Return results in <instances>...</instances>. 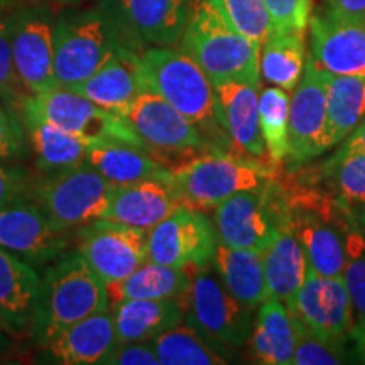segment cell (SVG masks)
I'll use <instances>...</instances> for the list:
<instances>
[{
	"mask_svg": "<svg viewBox=\"0 0 365 365\" xmlns=\"http://www.w3.org/2000/svg\"><path fill=\"white\" fill-rule=\"evenodd\" d=\"M271 182L228 196L213 207L218 242L257 252L269 247L281 227L289 223L286 198H276Z\"/></svg>",
	"mask_w": 365,
	"mask_h": 365,
	"instance_id": "cell-7",
	"label": "cell"
},
{
	"mask_svg": "<svg viewBox=\"0 0 365 365\" xmlns=\"http://www.w3.org/2000/svg\"><path fill=\"white\" fill-rule=\"evenodd\" d=\"M180 49L213 86L228 81L261 83V46L240 34L208 0H200L191 11Z\"/></svg>",
	"mask_w": 365,
	"mask_h": 365,
	"instance_id": "cell-4",
	"label": "cell"
},
{
	"mask_svg": "<svg viewBox=\"0 0 365 365\" xmlns=\"http://www.w3.org/2000/svg\"><path fill=\"white\" fill-rule=\"evenodd\" d=\"M78 254L105 284H113L148 262V230L97 218L81 228Z\"/></svg>",
	"mask_w": 365,
	"mask_h": 365,
	"instance_id": "cell-14",
	"label": "cell"
},
{
	"mask_svg": "<svg viewBox=\"0 0 365 365\" xmlns=\"http://www.w3.org/2000/svg\"><path fill=\"white\" fill-rule=\"evenodd\" d=\"M341 279L352 301L355 323L365 319V235L359 222L345 228V266Z\"/></svg>",
	"mask_w": 365,
	"mask_h": 365,
	"instance_id": "cell-37",
	"label": "cell"
},
{
	"mask_svg": "<svg viewBox=\"0 0 365 365\" xmlns=\"http://www.w3.org/2000/svg\"><path fill=\"white\" fill-rule=\"evenodd\" d=\"M86 164L102 175L112 186L159 180L170 181L171 168L153 156V150L127 143L88 145Z\"/></svg>",
	"mask_w": 365,
	"mask_h": 365,
	"instance_id": "cell-24",
	"label": "cell"
},
{
	"mask_svg": "<svg viewBox=\"0 0 365 365\" xmlns=\"http://www.w3.org/2000/svg\"><path fill=\"white\" fill-rule=\"evenodd\" d=\"M304 33L272 31L261 46V75L274 86L293 91L307 65Z\"/></svg>",
	"mask_w": 365,
	"mask_h": 365,
	"instance_id": "cell-34",
	"label": "cell"
},
{
	"mask_svg": "<svg viewBox=\"0 0 365 365\" xmlns=\"http://www.w3.org/2000/svg\"><path fill=\"white\" fill-rule=\"evenodd\" d=\"M180 301L186 325L232 349L249 341L254 327L252 309L228 293L210 266L191 272L190 286Z\"/></svg>",
	"mask_w": 365,
	"mask_h": 365,
	"instance_id": "cell-8",
	"label": "cell"
},
{
	"mask_svg": "<svg viewBox=\"0 0 365 365\" xmlns=\"http://www.w3.org/2000/svg\"><path fill=\"white\" fill-rule=\"evenodd\" d=\"M105 365H159L153 341H117Z\"/></svg>",
	"mask_w": 365,
	"mask_h": 365,
	"instance_id": "cell-44",
	"label": "cell"
},
{
	"mask_svg": "<svg viewBox=\"0 0 365 365\" xmlns=\"http://www.w3.org/2000/svg\"><path fill=\"white\" fill-rule=\"evenodd\" d=\"M39 274L34 266L0 247V323L19 333L31 325Z\"/></svg>",
	"mask_w": 365,
	"mask_h": 365,
	"instance_id": "cell-25",
	"label": "cell"
},
{
	"mask_svg": "<svg viewBox=\"0 0 365 365\" xmlns=\"http://www.w3.org/2000/svg\"><path fill=\"white\" fill-rule=\"evenodd\" d=\"M190 281L191 271L148 261L125 279L107 286L108 304L125 299H180Z\"/></svg>",
	"mask_w": 365,
	"mask_h": 365,
	"instance_id": "cell-32",
	"label": "cell"
},
{
	"mask_svg": "<svg viewBox=\"0 0 365 365\" xmlns=\"http://www.w3.org/2000/svg\"><path fill=\"white\" fill-rule=\"evenodd\" d=\"M110 312L117 341L153 340L185 318V308L175 298L125 299L112 304Z\"/></svg>",
	"mask_w": 365,
	"mask_h": 365,
	"instance_id": "cell-26",
	"label": "cell"
},
{
	"mask_svg": "<svg viewBox=\"0 0 365 365\" xmlns=\"http://www.w3.org/2000/svg\"><path fill=\"white\" fill-rule=\"evenodd\" d=\"M245 38L262 46L272 33V22L264 0H208Z\"/></svg>",
	"mask_w": 365,
	"mask_h": 365,
	"instance_id": "cell-38",
	"label": "cell"
},
{
	"mask_svg": "<svg viewBox=\"0 0 365 365\" xmlns=\"http://www.w3.org/2000/svg\"><path fill=\"white\" fill-rule=\"evenodd\" d=\"M105 309H110L107 284L78 252H68L39 277L29 330L41 345L63 328Z\"/></svg>",
	"mask_w": 365,
	"mask_h": 365,
	"instance_id": "cell-2",
	"label": "cell"
},
{
	"mask_svg": "<svg viewBox=\"0 0 365 365\" xmlns=\"http://www.w3.org/2000/svg\"><path fill=\"white\" fill-rule=\"evenodd\" d=\"M120 48L140 53L110 9L102 2L86 11H68L54 21V76L71 90Z\"/></svg>",
	"mask_w": 365,
	"mask_h": 365,
	"instance_id": "cell-3",
	"label": "cell"
},
{
	"mask_svg": "<svg viewBox=\"0 0 365 365\" xmlns=\"http://www.w3.org/2000/svg\"><path fill=\"white\" fill-rule=\"evenodd\" d=\"M352 339L355 341V345H357V352L360 355V359L365 362V319L355 323L352 330Z\"/></svg>",
	"mask_w": 365,
	"mask_h": 365,
	"instance_id": "cell-47",
	"label": "cell"
},
{
	"mask_svg": "<svg viewBox=\"0 0 365 365\" xmlns=\"http://www.w3.org/2000/svg\"><path fill=\"white\" fill-rule=\"evenodd\" d=\"M181 202L170 181L149 180L113 186L102 218L149 230L180 207Z\"/></svg>",
	"mask_w": 365,
	"mask_h": 365,
	"instance_id": "cell-23",
	"label": "cell"
},
{
	"mask_svg": "<svg viewBox=\"0 0 365 365\" xmlns=\"http://www.w3.org/2000/svg\"><path fill=\"white\" fill-rule=\"evenodd\" d=\"M71 90L105 110L124 117L132 102L145 91L139 53L130 48H120L93 75Z\"/></svg>",
	"mask_w": 365,
	"mask_h": 365,
	"instance_id": "cell-22",
	"label": "cell"
},
{
	"mask_svg": "<svg viewBox=\"0 0 365 365\" xmlns=\"http://www.w3.org/2000/svg\"><path fill=\"white\" fill-rule=\"evenodd\" d=\"M7 346V340H6V336L2 335V333H0V349H6Z\"/></svg>",
	"mask_w": 365,
	"mask_h": 365,
	"instance_id": "cell-49",
	"label": "cell"
},
{
	"mask_svg": "<svg viewBox=\"0 0 365 365\" xmlns=\"http://www.w3.org/2000/svg\"><path fill=\"white\" fill-rule=\"evenodd\" d=\"M341 145L335 153V156H345V154H365V118L355 129L350 132L340 143Z\"/></svg>",
	"mask_w": 365,
	"mask_h": 365,
	"instance_id": "cell-45",
	"label": "cell"
},
{
	"mask_svg": "<svg viewBox=\"0 0 365 365\" xmlns=\"http://www.w3.org/2000/svg\"><path fill=\"white\" fill-rule=\"evenodd\" d=\"M17 75L31 95L58 88L54 76V17L46 7L21 9L9 17Z\"/></svg>",
	"mask_w": 365,
	"mask_h": 365,
	"instance_id": "cell-13",
	"label": "cell"
},
{
	"mask_svg": "<svg viewBox=\"0 0 365 365\" xmlns=\"http://www.w3.org/2000/svg\"><path fill=\"white\" fill-rule=\"evenodd\" d=\"M293 325L296 333L294 365H335L346 362L349 355H346L345 344L319 339L296 322H293Z\"/></svg>",
	"mask_w": 365,
	"mask_h": 365,
	"instance_id": "cell-39",
	"label": "cell"
},
{
	"mask_svg": "<svg viewBox=\"0 0 365 365\" xmlns=\"http://www.w3.org/2000/svg\"><path fill=\"white\" fill-rule=\"evenodd\" d=\"M286 308L293 322L319 339L341 344L352 339L354 309L344 279L322 276L309 262L304 282Z\"/></svg>",
	"mask_w": 365,
	"mask_h": 365,
	"instance_id": "cell-11",
	"label": "cell"
},
{
	"mask_svg": "<svg viewBox=\"0 0 365 365\" xmlns=\"http://www.w3.org/2000/svg\"><path fill=\"white\" fill-rule=\"evenodd\" d=\"M328 149L339 145L365 118V75L341 76L325 71Z\"/></svg>",
	"mask_w": 365,
	"mask_h": 365,
	"instance_id": "cell-33",
	"label": "cell"
},
{
	"mask_svg": "<svg viewBox=\"0 0 365 365\" xmlns=\"http://www.w3.org/2000/svg\"><path fill=\"white\" fill-rule=\"evenodd\" d=\"M359 223H360V227H362L364 235H365V208L362 210V213H360V217H359Z\"/></svg>",
	"mask_w": 365,
	"mask_h": 365,
	"instance_id": "cell-48",
	"label": "cell"
},
{
	"mask_svg": "<svg viewBox=\"0 0 365 365\" xmlns=\"http://www.w3.org/2000/svg\"><path fill=\"white\" fill-rule=\"evenodd\" d=\"M262 257L267 294L286 304L304 282L308 271V257L289 223L281 227Z\"/></svg>",
	"mask_w": 365,
	"mask_h": 365,
	"instance_id": "cell-30",
	"label": "cell"
},
{
	"mask_svg": "<svg viewBox=\"0 0 365 365\" xmlns=\"http://www.w3.org/2000/svg\"><path fill=\"white\" fill-rule=\"evenodd\" d=\"M139 51L175 46L188 24L190 0H103Z\"/></svg>",
	"mask_w": 365,
	"mask_h": 365,
	"instance_id": "cell-18",
	"label": "cell"
},
{
	"mask_svg": "<svg viewBox=\"0 0 365 365\" xmlns=\"http://www.w3.org/2000/svg\"><path fill=\"white\" fill-rule=\"evenodd\" d=\"M312 54L318 68L330 75H365V17H344L328 11L313 16Z\"/></svg>",
	"mask_w": 365,
	"mask_h": 365,
	"instance_id": "cell-19",
	"label": "cell"
},
{
	"mask_svg": "<svg viewBox=\"0 0 365 365\" xmlns=\"http://www.w3.org/2000/svg\"><path fill=\"white\" fill-rule=\"evenodd\" d=\"M289 91L269 86L259 95V124L266 144L269 163H286L287 132H289Z\"/></svg>",
	"mask_w": 365,
	"mask_h": 365,
	"instance_id": "cell-35",
	"label": "cell"
},
{
	"mask_svg": "<svg viewBox=\"0 0 365 365\" xmlns=\"http://www.w3.org/2000/svg\"><path fill=\"white\" fill-rule=\"evenodd\" d=\"M319 173L339 202L365 203V154H333Z\"/></svg>",
	"mask_w": 365,
	"mask_h": 365,
	"instance_id": "cell-36",
	"label": "cell"
},
{
	"mask_svg": "<svg viewBox=\"0 0 365 365\" xmlns=\"http://www.w3.org/2000/svg\"><path fill=\"white\" fill-rule=\"evenodd\" d=\"M59 2H65V4H75V2H81V0H59Z\"/></svg>",
	"mask_w": 365,
	"mask_h": 365,
	"instance_id": "cell-50",
	"label": "cell"
},
{
	"mask_svg": "<svg viewBox=\"0 0 365 365\" xmlns=\"http://www.w3.org/2000/svg\"><path fill=\"white\" fill-rule=\"evenodd\" d=\"M296 333L291 314L281 299L269 296L259 304L249 346L254 359L266 365L293 364Z\"/></svg>",
	"mask_w": 365,
	"mask_h": 365,
	"instance_id": "cell-28",
	"label": "cell"
},
{
	"mask_svg": "<svg viewBox=\"0 0 365 365\" xmlns=\"http://www.w3.org/2000/svg\"><path fill=\"white\" fill-rule=\"evenodd\" d=\"M26 132L21 118L0 105V161H11L24 150Z\"/></svg>",
	"mask_w": 365,
	"mask_h": 365,
	"instance_id": "cell-43",
	"label": "cell"
},
{
	"mask_svg": "<svg viewBox=\"0 0 365 365\" xmlns=\"http://www.w3.org/2000/svg\"><path fill=\"white\" fill-rule=\"evenodd\" d=\"M124 118L140 143L153 153L156 149L164 153L210 149L207 139L193 122L153 91H143L127 108Z\"/></svg>",
	"mask_w": 365,
	"mask_h": 365,
	"instance_id": "cell-16",
	"label": "cell"
},
{
	"mask_svg": "<svg viewBox=\"0 0 365 365\" xmlns=\"http://www.w3.org/2000/svg\"><path fill=\"white\" fill-rule=\"evenodd\" d=\"M213 266L228 293L247 308L255 309L269 298L262 252L234 249L218 242Z\"/></svg>",
	"mask_w": 365,
	"mask_h": 365,
	"instance_id": "cell-29",
	"label": "cell"
},
{
	"mask_svg": "<svg viewBox=\"0 0 365 365\" xmlns=\"http://www.w3.org/2000/svg\"><path fill=\"white\" fill-rule=\"evenodd\" d=\"M217 245L215 225L203 212L180 205L148 230V261L193 272L213 264Z\"/></svg>",
	"mask_w": 365,
	"mask_h": 365,
	"instance_id": "cell-10",
	"label": "cell"
},
{
	"mask_svg": "<svg viewBox=\"0 0 365 365\" xmlns=\"http://www.w3.org/2000/svg\"><path fill=\"white\" fill-rule=\"evenodd\" d=\"M117 345L110 309L90 314L48 339L41 362L58 365H105Z\"/></svg>",
	"mask_w": 365,
	"mask_h": 365,
	"instance_id": "cell-20",
	"label": "cell"
},
{
	"mask_svg": "<svg viewBox=\"0 0 365 365\" xmlns=\"http://www.w3.org/2000/svg\"><path fill=\"white\" fill-rule=\"evenodd\" d=\"M22 103L88 145L127 143L148 149L124 117L105 110L73 90L58 86L38 95H27Z\"/></svg>",
	"mask_w": 365,
	"mask_h": 365,
	"instance_id": "cell-9",
	"label": "cell"
},
{
	"mask_svg": "<svg viewBox=\"0 0 365 365\" xmlns=\"http://www.w3.org/2000/svg\"><path fill=\"white\" fill-rule=\"evenodd\" d=\"M328 11L344 17H365V0H328Z\"/></svg>",
	"mask_w": 365,
	"mask_h": 365,
	"instance_id": "cell-46",
	"label": "cell"
},
{
	"mask_svg": "<svg viewBox=\"0 0 365 365\" xmlns=\"http://www.w3.org/2000/svg\"><path fill=\"white\" fill-rule=\"evenodd\" d=\"M276 166L272 163L210 150L202 156L171 168L170 185L181 205L203 210L213 208L228 196L259 188L272 181Z\"/></svg>",
	"mask_w": 365,
	"mask_h": 365,
	"instance_id": "cell-5",
	"label": "cell"
},
{
	"mask_svg": "<svg viewBox=\"0 0 365 365\" xmlns=\"http://www.w3.org/2000/svg\"><path fill=\"white\" fill-rule=\"evenodd\" d=\"M113 186L90 164L63 168L46 173L34 181L31 200L43 210L59 232L80 228L102 218L108 207Z\"/></svg>",
	"mask_w": 365,
	"mask_h": 365,
	"instance_id": "cell-6",
	"label": "cell"
},
{
	"mask_svg": "<svg viewBox=\"0 0 365 365\" xmlns=\"http://www.w3.org/2000/svg\"><path fill=\"white\" fill-rule=\"evenodd\" d=\"M34 181L24 168L0 161V208L21 200H31Z\"/></svg>",
	"mask_w": 365,
	"mask_h": 365,
	"instance_id": "cell-42",
	"label": "cell"
},
{
	"mask_svg": "<svg viewBox=\"0 0 365 365\" xmlns=\"http://www.w3.org/2000/svg\"><path fill=\"white\" fill-rule=\"evenodd\" d=\"M218 117L230 139L232 150L262 161L267 156L259 124V85L228 81L215 86Z\"/></svg>",
	"mask_w": 365,
	"mask_h": 365,
	"instance_id": "cell-21",
	"label": "cell"
},
{
	"mask_svg": "<svg viewBox=\"0 0 365 365\" xmlns=\"http://www.w3.org/2000/svg\"><path fill=\"white\" fill-rule=\"evenodd\" d=\"M17 117L21 118L29 135L31 145L34 149L36 166L39 171L51 173L86 161L88 144L80 140L78 137L46 120L26 103L19 107Z\"/></svg>",
	"mask_w": 365,
	"mask_h": 365,
	"instance_id": "cell-27",
	"label": "cell"
},
{
	"mask_svg": "<svg viewBox=\"0 0 365 365\" xmlns=\"http://www.w3.org/2000/svg\"><path fill=\"white\" fill-rule=\"evenodd\" d=\"M68 239L48 220L33 200L0 208V247L19 255L31 266H44L65 252Z\"/></svg>",
	"mask_w": 365,
	"mask_h": 365,
	"instance_id": "cell-17",
	"label": "cell"
},
{
	"mask_svg": "<svg viewBox=\"0 0 365 365\" xmlns=\"http://www.w3.org/2000/svg\"><path fill=\"white\" fill-rule=\"evenodd\" d=\"M272 31H298L304 33L312 19L309 0H264Z\"/></svg>",
	"mask_w": 365,
	"mask_h": 365,
	"instance_id": "cell-41",
	"label": "cell"
},
{
	"mask_svg": "<svg viewBox=\"0 0 365 365\" xmlns=\"http://www.w3.org/2000/svg\"><path fill=\"white\" fill-rule=\"evenodd\" d=\"M153 341L159 365H225L232 362V346L210 339L196 328L180 323Z\"/></svg>",
	"mask_w": 365,
	"mask_h": 365,
	"instance_id": "cell-31",
	"label": "cell"
},
{
	"mask_svg": "<svg viewBox=\"0 0 365 365\" xmlns=\"http://www.w3.org/2000/svg\"><path fill=\"white\" fill-rule=\"evenodd\" d=\"M139 63L145 90L193 122L210 149L230 153V139L218 117L215 86L188 54L171 46H153L139 53Z\"/></svg>",
	"mask_w": 365,
	"mask_h": 365,
	"instance_id": "cell-1",
	"label": "cell"
},
{
	"mask_svg": "<svg viewBox=\"0 0 365 365\" xmlns=\"http://www.w3.org/2000/svg\"><path fill=\"white\" fill-rule=\"evenodd\" d=\"M27 95L31 93L24 88L14 66L11 38H9V17L0 16V105L17 115Z\"/></svg>",
	"mask_w": 365,
	"mask_h": 365,
	"instance_id": "cell-40",
	"label": "cell"
},
{
	"mask_svg": "<svg viewBox=\"0 0 365 365\" xmlns=\"http://www.w3.org/2000/svg\"><path fill=\"white\" fill-rule=\"evenodd\" d=\"M328 150V103L325 71L309 56L289 100L286 163L291 170Z\"/></svg>",
	"mask_w": 365,
	"mask_h": 365,
	"instance_id": "cell-12",
	"label": "cell"
},
{
	"mask_svg": "<svg viewBox=\"0 0 365 365\" xmlns=\"http://www.w3.org/2000/svg\"><path fill=\"white\" fill-rule=\"evenodd\" d=\"M286 203L289 227L307 254L309 266L322 276L341 277L345 266V230L340 234L335 228L339 223H333L335 205L313 195H294Z\"/></svg>",
	"mask_w": 365,
	"mask_h": 365,
	"instance_id": "cell-15",
	"label": "cell"
}]
</instances>
